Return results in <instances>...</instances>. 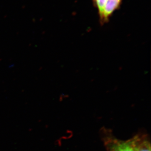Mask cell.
Wrapping results in <instances>:
<instances>
[{
  "label": "cell",
  "instance_id": "obj_2",
  "mask_svg": "<svg viewBox=\"0 0 151 151\" xmlns=\"http://www.w3.org/2000/svg\"><path fill=\"white\" fill-rule=\"evenodd\" d=\"M122 0H107L102 12L99 16V23L101 25H104L109 20L114 12L119 9Z\"/></svg>",
  "mask_w": 151,
  "mask_h": 151
},
{
  "label": "cell",
  "instance_id": "obj_4",
  "mask_svg": "<svg viewBox=\"0 0 151 151\" xmlns=\"http://www.w3.org/2000/svg\"><path fill=\"white\" fill-rule=\"evenodd\" d=\"M107 0H93V3L94 7H96L98 12L99 15L101 14L102 12Z\"/></svg>",
  "mask_w": 151,
  "mask_h": 151
},
{
  "label": "cell",
  "instance_id": "obj_3",
  "mask_svg": "<svg viewBox=\"0 0 151 151\" xmlns=\"http://www.w3.org/2000/svg\"><path fill=\"white\" fill-rule=\"evenodd\" d=\"M134 151H151V144L147 135L138 134L131 138Z\"/></svg>",
  "mask_w": 151,
  "mask_h": 151
},
{
  "label": "cell",
  "instance_id": "obj_1",
  "mask_svg": "<svg viewBox=\"0 0 151 151\" xmlns=\"http://www.w3.org/2000/svg\"><path fill=\"white\" fill-rule=\"evenodd\" d=\"M103 141L107 151H134L130 139L122 140L106 132L104 133Z\"/></svg>",
  "mask_w": 151,
  "mask_h": 151
}]
</instances>
